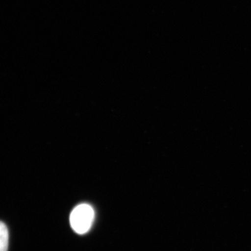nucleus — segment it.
<instances>
[{
    "instance_id": "1",
    "label": "nucleus",
    "mask_w": 251,
    "mask_h": 251,
    "mask_svg": "<svg viewBox=\"0 0 251 251\" xmlns=\"http://www.w3.org/2000/svg\"><path fill=\"white\" fill-rule=\"evenodd\" d=\"M94 219L93 208L87 204H81L72 211L70 216V224L76 233L83 234L90 230Z\"/></svg>"
},
{
    "instance_id": "2",
    "label": "nucleus",
    "mask_w": 251,
    "mask_h": 251,
    "mask_svg": "<svg viewBox=\"0 0 251 251\" xmlns=\"http://www.w3.org/2000/svg\"><path fill=\"white\" fill-rule=\"evenodd\" d=\"M9 247V231L4 223L0 221V251H7Z\"/></svg>"
}]
</instances>
